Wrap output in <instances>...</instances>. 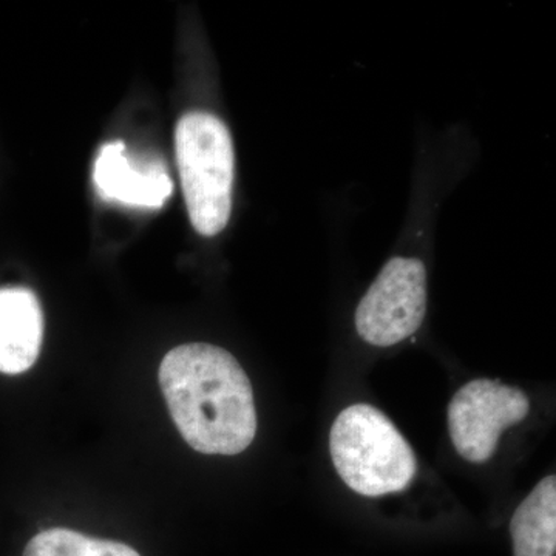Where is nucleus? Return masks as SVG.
<instances>
[{
    "instance_id": "nucleus-1",
    "label": "nucleus",
    "mask_w": 556,
    "mask_h": 556,
    "mask_svg": "<svg viewBox=\"0 0 556 556\" xmlns=\"http://www.w3.org/2000/svg\"><path fill=\"white\" fill-rule=\"evenodd\" d=\"M160 386L182 439L204 455L233 456L257 434L251 380L223 348L188 343L161 362Z\"/></svg>"
},
{
    "instance_id": "nucleus-2",
    "label": "nucleus",
    "mask_w": 556,
    "mask_h": 556,
    "mask_svg": "<svg viewBox=\"0 0 556 556\" xmlns=\"http://www.w3.org/2000/svg\"><path fill=\"white\" fill-rule=\"evenodd\" d=\"M329 452L339 477L358 495L402 492L416 475L415 452L394 424L371 405H351L336 417Z\"/></svg>"
},
{
    "instance_id": "nucleus-3",
    "label": "nucleus",
    "mask_w": 556,
    "mask_h": 556,
    "mask_svg": "<svg viewBox=\"0 0 556 556\" xmlns=\"http://www.w3.org/2000/svg\"><path fill=\"white\" fill-rule=\"evenodd\" d=\"M175 150L190 222L201 236H217L232 211L236 153L228 127L211 113L190 112L179 119Z\"/></svg>"
},
{
    "instance_id": "nucleus-4",
    "label": "nucleus",
    "mask_w": 556,
    "mask_h": 556,
    "mask_svg": "<svg viewBox=\"0 0 556 556\" xmlns=\"http://www.w3.org/2000/svg\"><path fill=\"white\" fill-rule=\"evenodd\" d=\"M426 313V266L419 258L394 257L358 303L356 329L369 345L393 346L415 334Z\"/></svg>"
},
{
    "instance_id": "nucleus-5",
    "label": "nucleus",
    "mask_w": 556,
    "mask_h": 556,
    "mask_svg": "<svg viewBox=\"0 0 556 556\" xmlns=\"http://www.w3.org/2000/svg\"><path fill=\"white\" fill-rule=\"evenodd\" d=\"M529 412V397L518 388L471 380L450 401V438L468 463H485L495 453L501 433L525 420Z\"/></svg>"
},
{
    "instance_id": "nucleus-6",
    "label": "nucleus",
    "mask_w": 556,
    "mask_h": 556,
    "mask_svg": "<svg viewBox=\"0 0 556 556\" xmlns=\"http://www.w3.org/2000/svg\"><path fill=\"white\" fill-rule=\"evenodd\" d=\"M93 179L102 199L126 206L160 208L174 190L163 161L130 159L121 141L101 149Z\"/></svg>"
},
{
    "instance_id": "nucleus-7",
    "label": "nucleus",
    "mask_w": 556,
    "mask_h": 556,
    "mask_svg": "<svg viewBox=\"0 0 556 556\" xmlns=\"http://www.w3.org/2000/svg\"><path fill=\"white\" fill-rule=\"evenodd\" d=\"M43 338L42 308L27 288L0 289V372L21 375L38 361Z\"/></svg>"
},
{
    "instance_id": "nucleus-8",
    "label": "nucleus",
    "mask_w": 556,
    "mask_h": 556,
    "mask_svg": "<svg viewBox=\"0 0 556 556\" xmlns=\"http://www.w3.org/2000/svg\"><path fill=\"white\" fill-rule=\"evenodd\" d=\"M515 556L556 555V478H544L510 521Z\"/></svg>"
},
{
    "instance_id": "nucleus-9",
    "label": "nucleus",
    "mask_w": 556,
    "mask_h": 556,
    "mask_svg": "<svg viewBox=\"0 0 556 556\" xmlns=\"http://www.w3.org/2000/svg\"><path fill=\"white\" fill-rule=\"evenodd\" d=\"M24 556H141L118 541L100 540L68 529H50L33 538Z\"/></svg>"
}]
</instances>
